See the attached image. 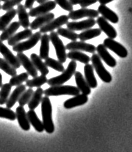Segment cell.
Returning <instances> with one entry per match:
<instances>
[{"mask_svg":"<svg viewBox=\"0 0 132 152\" xmlns=\"http://www.w3.org/2000/svg\"><path fill=\"white\" fill-rule=\"evenodd\" d=\"M0 69L2 70L4 72H5L6 73L11 76V77L17 75L16 69L2 58H0Z\"/></svg>","mask_w":132,"mask_h":152,"instance_id":"37","label":"cell"},{"mask_svg":"<svg viewBox=\"0 0 132 152\" xmlns=\"http://www.w3.org/2000/svg\"><path fill=\"white\" fill-rule=\"evenodd\" d=\"M96 23L98 24L99 29L101 30V31L104 32L110 39H114L117 37V34L115 28L109 23V21H107L103 17H98Z\"/></svg>","mask_w":132,"mask_h":152,"instance_id":"16","label":"cell"},{"mask_svg":"<svg viewBox=\"0 0 132 152\" xmlns=\"http://www.w3.org/2000/svg\"><path fill=\"white\" fill-rule=\"evenodd\" d=\"M75 80L76 83L77 88L79 89L80 92H81L83 94L89 95L91 94V88L87 85L85 77L82 75V73L79 71H76L74 73Z\"/></svg>","mask_w":132,"mask_h":152,"instance_id":"21","label":"cell"},{"mask_svg":"<svg viewBox=\"0 0 132 152\" xmlns=\"http://www.w3.org/2000/svg\"><path fill=\"white\" fill-rule=\"evenodd\" d=\"M69 2L72 5H76V4H78L79 3V0H69Z\"/></svg>","mask_w":132,"mask_h":152,"instance_id":"47","label":"cell"},{"mask_svg":"<svg viewBox=\"0 0 132 152\" xmlns=\"http://www.w3.org/2000/svg\"><path fill=\"white\" fill-rule=\"evenodd\" d=\"M26 90V85H22L17 86L16 88L14 89V91L12 92L11 95L9 96V99H8L7 103H6V105H7V108L11 109L13 107L14 105L18 101L20 97L23 94V93Z\"/></svg>","mask_w":132,"mask_h":152,"instance_id":"20","label":"cell"},{"mask_svg":"<svg viewBox=\"0 0 132 152\" xmlns=\"http://www.w3.org/2000/svg\"><path fill=\"white\" fill-rule=\"evenodd\" d=\"M91 61L92 63V66L99 78L106 83H110L112 81V76L111 73L106 69V68L102 63L101 58L97 54L94 53L91 57Z\"/></svg>","mask_w":132,"mask_h":152,"instance_id":"4","label":"cell"},{"mask_svg":"<svg viewBox=\"0 0 132 152\" xmlns=\"http://www.w3.org/2000/svg\"><path fill=\"white\" fill-rule=\"evenodd\" d=\"M41 33L40 31H37V32L33 34L27 41L20 42V43H17L16 45H13V50L19 53H23V52L33 48L37 45L38 42L41 40Z\"/></svg>","mask_w":132,"mask_h":152,"instance_id":"6","label":"cell"},{"mask_svg":"<svg viewBox=\"0 0 132 152\" xmlns=\"http://www.w3.org/2000/svg\"><path fill=\"white\" fill-rule=\"evenodd\" d=\"M101 30L99 28H95V29H89L85 30L83 32L78 34V39L81 41H86L87 40L92 39L101 35Z\"/></svg>","mask_w":132,"mask_h":152,"instance_id":"33","label":"cell"},{"mask_svg":"<svg viewBox=\"0 0 132 152\" xmlns=\"http://www.w3.org/2000/svg\"><path fill=\"white\" fill-rule=\"evenodd\" d=\"M12 86L9 83L4 84L0 90V105H4L9 99Z\"/></svg>","mask_w":132,"mask_h":152,"instance_id":"36","label":"cell"},{"mask_svg":"<svg viewBox=\"0 0 132 152\" xmlns=\"http://www.w3.org/2000/svg\"><path fill=\"white\" fill-rule=\"evenodd\" d=\"M76 62L75 61H72L71 60L69 62V65H68L67 69L65 70L61 75L48 80V85L51 86V87H53V86L62 85L63 84H65V83H67V81H69L72 77V76L74 75L76 71Z\"/></svg>","mask_w":132,"mask_h":152,"instance_id":"3","label":"cell"},{"mask_svg":"<svg viewBox=\"0 0 132 152\" xmlns=\"http://www.w3.org/2000/svg\"><path fill=\"white\" fill-rule=\"evenodd\" d=\"M55 3L65 11L71 12L73 11V7L69 0H55Z\"/></svg>","mask_w":132,"mask_h":152,"instance_id":"43","label":"cell"},{"mask_svg":"<svg viewBox=\"0 0 132 152\" xmlns=\"http://www.w3.org/2000/svg\"><path fill=\"white\" fill-rule=\"evenodd\" d=\"M45 64L48 67L51 68L55 71L58 72H62L65 71V69L64 67V66L61 62H59V61L53 59V58H47L46 59H45Z\"/></svg>","mask_w":132,"mask_h":152,"instance_id":"39","label":"cell"},{"mask_svg":"<svg viewBox=\"0 0 132 152\" xmlns=\"http://www.w3.org/2000/svg\"><path fill=\"white\" fill-rule=\"evenodd\" d=\"M1 9V1H0V10Z\"/></svg>","mask_w":132,"mask_h":152,"instance_id":"51","label":"cell"},{"mask_svg":"<svg viewBox=\"0 0 132 152\" xmlns=\"http://www.w3.org/2000/svg\"><path fill=\"white\" fill-rule=\"evenodd\" d=\"M36 1H37L38 4H41L46 2V1H49V0H36Z\"/></svg>","mask_w":132,"mask_h":152,"instance_id":"48","label":"cell"},{"mask_svg":"<svg viewBox=\"0 0 132 152\" xmlns=\"http://www.w3.org/2000/svg\"><path fill=\"white\" fill-rule=\"evenodd\" d=\"M15 115H16V119L19 124V126L23 131H28L30 129V124H29V120H28L27 113H26L25 110L23 106H18L16 108L15 111Z\"/></svg>","mask_w":132,"mask_h":152,"instance_id":"19","label":"cell"},{"mask_svg":"<svg viewBox=\"0 0 132 152\" xmlns=\"http://www.w3.org/2000/svg\"><path fill=\"white\" fill-rule=\"evenodd\" d=\"M98 1H99L100 4L106 5V4H107L111 2V1H113V0H98Z\"/></svg>","mask_w":132,"mask_h":152,"instance_id":"46","label":"cell"},{"mask_svg":"<svg viewBox=\"0 0 132 152\" xmlns=\"http://www.w3.org/2000/svg\"><path fill=\"white\" fill-rule=\"evenodd\" d=\"M23 0H7L4 1V4L1 6V9L3 11H8L9 10L13 9L14 7L15 6H18L21 4V3Z\"/></svg>","mask_w":132,"mask_h":152,"instance_id":"42","label":"cell"},{"mask_svg":"<svg viewBox=\"0 0 132 152\" xmlns=\"http://www.w3.org/2000/svg\"><path fill=\"white\" fill-rule=\"evenodd\" d=\"M57 4L55 1H48L46 2L41 4L35 8H32L29 10V15L31 17H38L40 15H45L55 9Z\"/></svg>","mask_w":132,"mask_h":152,"instance_id":"10","label":"cell"},{"mask_svg":"<svg viewBox=\"0 0 132 152\" xmlns=\"http://www.w3.org/2000/svg\"><path fill=\"white\" fill-rule=\"evenodd\" d=\"M97 11L101 14L103 18L106 20L107 21H110L112 23L116 24L118 23L119 18L117 15L113 11L110 9L109 7L106 5L101 4L98 7Z\"/></svg>","mask_w":132,"mask_h":152,"instance_id":"22","label":"cell"},{"mask_svg":"<svg viewBox=\"0 0 132 152\" xmlns=\"http://www.w3.org/2000/svg\"><path fill=\"white\" fill-rule=\"evenodd\" d=\"M53 108L51 100L48 96L42 98L41 101V115L44 131L47 133L51 134L55 131V125L53 121Z\"/></svg>","mask_w":132,"mask_h":152,"instance_id":"1","label":"cell"},{"mask_svg":"<svg viewBox=\"0 0 132 152\" xmlns=\"http://www.w3.org/2000/svg\"><path fill=\"white\" fill-rule=\"evenodd\" d=\"M66 50L70 51H83L94 54L96 51V47L92 44L87 43L85 41H71L66 45Z\"/></svg>","mask_w":132,"mask_h":152,"instance_id":"11","label":"cell"},{"mask_svg":"<svg viewBox=\"0 0 132 152\" xmlns=\"http://www.w3.org/2000/svg\"><path fill=\"white\" fill-rule=\"evenodd\" d=\"M30 59L36 69L41 73V75L45 76L48 75V68L45 64V63L42 61V59L40 58L39 55H37L35 53H32L30 56Z\"/></svg>","mask_w":132,"mask_h":152,"instance_id":"29","label":"cell"},{"mask_svg":"<svg viewBox=\"0 0 132 152\" xmlns=\"http://www.w3.org/2000/svg\"><path fill=\"white\" fill-rule=\"evenodd\" d=\"M0 118L9 119L10 121H15L16 119V115L11 109L0 107Z\"/></svg>","mask_w":132,"mask_h":152,"instance_id":"41","label":"cell"},{"mask_svg":"<svg viewBox=\"0 0 132 152\" xmlns=\"http://www.w3.org/2000/svg\"><path fill=\"white\" fill-rule=\"evenodd\" d=\"M69 17L68 15H62L61 16L57 18L53 19V20L50 22L40 28L39 31L41 34H46L47 32H51L54 30L58 28L61 27L64 25H67L69 23Z\"/></svg>","mask_w":132,"mask_h":152,"instance_id":"8","label":"cell"},{"mask_svg":"<svg viewBox=\"0 0 132 152\" xmlns=\"http://www.w3.org/2000/svg\"><path fill=\"white\" fill-rule=\"evenodd\" d=\"M87 96L81 94L75 96L73 98H71V99L67 100L64 103V107L67 110L74 108L76 107H78V106L85 105L86 103H87Z\"/></svg>","mask_w":132,"mask_h":152,"instance_id":"17","label":"cell"},{"mask_svg":"<svg viewBox=\"0 0 132 152\" xmlns=\"http://www.w3.org/2000/svg\"><path fill=\"white\" fill-rule=\"evenodd\" d=\"M16 14V10L12 9L7 11V13L0 17V31H3L9 25V24L11 23L12 20L15 18Z\"/></svg>","mask_w":132,"mask_h":152,"instance_id":"31","label":"cell"},{"mask_svg":"<svg viewBox=\"0 0 132 152\" xmlns=\"http://www.w3.org/2000/svg\"><path fill=\"white\" fill-rule=\"evenodd\" d=\"M98 1V0H79L78 4L82 8H87L89 6L95 4Z\"/></svg>","mask_w":132,"mask_h":152,"instance_id":"44","label":"cell"},{"mask_svg":"<svg viewBox=\"0 0 132 152\" xmlns=\"http://www.w3.org/2000/svg\"><path fill=\"white\" fill-rule=\"evenodd\" d=\"M27 115L29 124L34 128L36 131L39 132V133H42V132L44 131V127L42 121L39 119L34 110H29L27 113Z\"/></svg>","mask_w":132,"mask_h":152,"instance_id":"27","label":"cell"},{"mask_svg":"<svg viewBox=\"0 0 132 152\" xmlns=\"http://www.w3.org/2000/svg\"><path fill=\"white\" fill-rule=\"evenodd\" d=\"M0 53L3 55L4 59L7 61L15 69H19L21 67V63L19 62L16 56L14 55L11 53V51L1 41H0Z\"/></svg>","mask_w":132,"mask_h":152,"instance_id":"14","label":"cell"},{"mask_svg":"<svg viewBox=\"0 0 132 152\" xmlns=\"http://www.w3.org/2000/svg\"><path fill=\"white\" fill-rule=\"evenodd\" d=\"M103 45L109 49L110 50L113 51L116 55H118L121 58H126L128 55L127 50L124 47L121 43L115 41L114 39L107 38L103 41Z\"/></svg>","mask_w":132,"mask_h":152,"instance_id":"9","label":"cell"},{"mask_svg":"<svg viewBox=\"0 0 132 152\" xmlns=\"http://www.w3.org/2000/svg\"><path fill=\"white\" fill-rule=\"evenodd\" d=\"M7 1V0H0V1H4H4Z\"/></svg>","mask_w":132,"mask_h":152,"instance_id":"50","label":"cell"},{"mask_svg":"<svg viewBox=\"0 0 132 152\" xmlns=\"http://www.w3.org/2000/svg\"><path fill=\"white\" fill-rule=\"evenodd\" d=\"M80 91L76 87L71 85H57L53 86L44 90L43 94L45 96H58L69 95L77 96L80 94Z\"/></svg>","mask_w":132,"mask_h":152,"instance_id":"2","label":"cell"},{"mask_svg":"<svg viewBox=\"0 0 132 152\" xmlns=\"http://www.w3.org/2000/svg\"><path fill=\"white\" fill-rule=\"evenodd\" d=\"M68 17L72 20H77L83 18H95L99 17V12L97 10L82 8L81 9L69 12Z\"/></svg>","mask_w":132,"mask_h":152,"instance_id":"7","label":"cell"},{"mask_svg":"<svg viewBox=\"0 0 132 152\" xmlns=\"http://www.w3.org/2000/svg\"><path fill=\"white\" fill-rule=\"evenodd\" d=\"M50 51V37L47 34H43L41 37V46H40L39 57L41 59H46L49 57Z\"/></svg>","mask_w":132,"mask_h":152,"instance_id":"26","label":"cell"},{"mask_svg":"<svg viewBox=\"0 0 132 152\" xmlns=\"http://www.w3.org/2000/svg\"><path fill=\"white\" fill-rule=\"evenodd\" d=\"M67 56L72 61H78L85 64H87L91 61V58L89 56L81 51H70L67 54Z\"/></svg>","mask_w":132,"mask_h":152,"instance_id":"32","label":"cell"},{"mask_svg":"<svg viewBox=\"0 0 132 152\" xmlns=\"http://www.w3.org/2000/svg\"><path fill=\"white\" fill-rule=\"evenodd\" d=\"M33 93H34V90L32 88H29L28 89L25 90V91L23 93V94L21 95V96L20 97L18 101L19 103V105L24 107L25 105L28 104L29 101H30Z\"/></svg>","mask_w":132,"mask_h":152,"instance_id":"40","label":"cell"},{"mask_svg":"<svg viewBox=\"0 0 132 152\" xmlns=\"http://www.w3.org/2000/svg\"><path fill=\"white\" fill-rule=\"evenodd\" d=\"M57 33L58 35L61 36L67 39L71 40V41H76L77 39H78V34L74 32L73 31H71L67 28L59 27L57 29Z\"/></svg>","mask_w":132,"mask_h":152,"instance_id":"35","label":"cell"},{"mask_svg":"<svg viewBox=\"0 0 132 152\" xmlns=\"http://www.w3.org/2000/svg\"><path fill=\"white\" fill-rule=\"evenodd\" d=\"M96 51H97V55L99 56L101 60H103L111 68L115 67L117 65V61L113 56L109 53L106 48L103 44H99L98 46L96 48Z\"/></svg>","mask_w":132,"mask_h":152,"instance_id":"15","label":"cell"},{"mask_svg":"<svg viewBox=\"0 0 132 152\" xmlns=\"http://www.w3.org/2000/svg\"><path fill=\"white\" fill-rule=\"evenodd\" d=\"M32 34V30L30 29H25L23 31L15 34L13 37L10 38L7 41L8 44L10 46H13V45H16L17 43H20L21 41H23V40L29 39Z\"/></svg>","mask_w":132,"mask_h":152,"instance_id":"24","label":"cell"},{"mask_svg":"<svg viewBox=\"0 0 132 152\" xmlns=\"http://www.w3.org/2000/svg\"><path fill=\"white\" fill-rule=\"evenodd\" d=\"M54 18H55V14L51 13V12L47 14H45V15L38 16L30 23V25H29V27L31 28L30 29L37 30L38 29H40L43 26L45 25L46 24L53 20Z\"/></svg>","mask_w":132,"mask_h":152,"instance_id":"18","label":"cell"},{"mask_svg":"<svg viewBox=\"0 0 132 152\" xmlns=\"http://www.w3.org/2000/svg\"><path fill=\"white\" fill-rule=\"evenodd\" d=\"M21 27L19 22L15 21L10 24L6 29L4 30L1 33V34L0 35V41H8L10 38L13 37L15 34V32L17 31V30L19 29Z\"/></svg>","mask_w":132,"mask_h":152,"instance_id":"28","label":"cell"},{"mask_svg":"<svg viewBox=\"0 0 132 152\" xmlns=\"http://www.w3.org/2000/svg\"><path fill=\"white\" fill-rule=\"evenodd\" d=\"M29 78V74L27 73H23L20 75H16L13 77H12L9 80V84L12 87H17L25 83Z\"/></svg>","mask_w":132,"mask_h":152,"instance_id":"38","label":"cell"},{"mask_svg":"<svg viewBox=\"0 0 132 152\" xmlns=\"http://www.w3.org/2000/svg\"><path fill=\"white\" fill-rule=\"evenodd\" d=\"M43 92L44 90H43V89L41 87L37 88V90L34 91L30 101H29V102L27 104L28 107H29V110H34L37 108L39 104L41 103Z\"/></svg>","mask_w":132,"mask_h":152,"instance_id":"30","label":"cell"},{"mask_svg":"<svg viewBox=\"0 0 132 152\" xmlns=\"http://www.w3.org/2000/svg\"><path fill=\"white\" fill-rule=\"evenodd\" d=\"M48 79L45 75H40L37 76L36 77H33L32 80H27L26 81V87L29 88H33V87H41L43 86L44 84L47 83Z\"/></svg>","mask_w":132,"mask_h":152,"instance_id":"34","label":"cell"},{"mask_svg":"<svg viewBox=\"0 0 132 152\" xmlns=\"http://www.w3.org/2000/svg\"><path fill=\"white\" fill-rule=\"evenodd\" d=\"M17 14L18 16L19 23L21 27L24 29H28L30 25V22L29 18V13L27 12L26 8L23 4H19L17 7Z\"/></svg>","mask_w":132,"mask_h":152,"instance_id":"25","label":"cell"},{"mask_svg":"<svg viewBox=\"0 0 132 152\" xmlns=\"http://www.w3.org/2000/svg\"><path fill=\"white\" fill-rule=\"evenodd\" d=\"M2 75H1V73H0V88L1 87V86H2Z\"/></svg>","mask_w":132,"mask_h":152,"instance_id":"49","label":"cell"},{"mask_svg":"<svg viewBox=\"0 0 132 152\" xmlns=\"http://www.w3.org/2000/svg\"><path fill=\"white\" fill-rule=\"evenodd\" d=\"M84 73H85V79L89 87L92 89L97 87L98 83L95 77V73H94L92 65L89 64H85L84 66Z\"/></svg>","mask_w":132,"mask_h":152,"instance_id":"23","label":"cell"},{"mask_svg":"<svg viewBox=\"0 0 132 152\" xmlns=\"http://www.w3.org/2000/svg\"><path fill=\"white\" fill-rule=\"evenodd\" d=\"M96 20L94 18H88L80 22H70L67 24V29L71 31H85L91 29L96 25Z\"/></svg>","mask_w":132,"mask_h":152,"instance_id":"12","label":"cell"},{"mask_svg":"<svg viewBox=\"0 0 132 152\" xmlns=\"http://www.w3.org/2000/svg\"><path fill=\"white\" fill-rule=\"evenodd\" d=\"M16 57L18 59L21 65L23 66L24 69L26 70L29 75H31L32 77H36L38 76V71L36 69L31 59H29L23 53H19L17 54Z\"/></svg>","mask_w":132,"mask_h":152,"instance_id":"13","label":"cell"},{"mask_svg":"<svg viewBox=\"0 0 132 152\" xmlns=\"http://www.w3.org/2000/svg\"><path fill=\"white\" fill-rule=\"evenodd\" d=\"M50 41L52 42L53 46L55 48L56 55H57L58 61L62 64L65 63L67 59V53H66V47L63 42L59 39V35L57 32L51 31L49 35Z\"/></svg>","mask_w":132,"mask_h":152,"instance_id":"5","label":"cell"},{"mask_svg":"<svg viewBox=\"0 0 132 152\" xmlns=\"http://www.w3.org/2000/svg\"><path fill=\"white\" fill-rule=\"evenodd\" d=\"M36 0H25V7L26 9H31L33 7L34 4Z\"/></svg>","mask_w":132,"mask_h":152,"instance_id":"45","label":"cell"}]
</instances>
